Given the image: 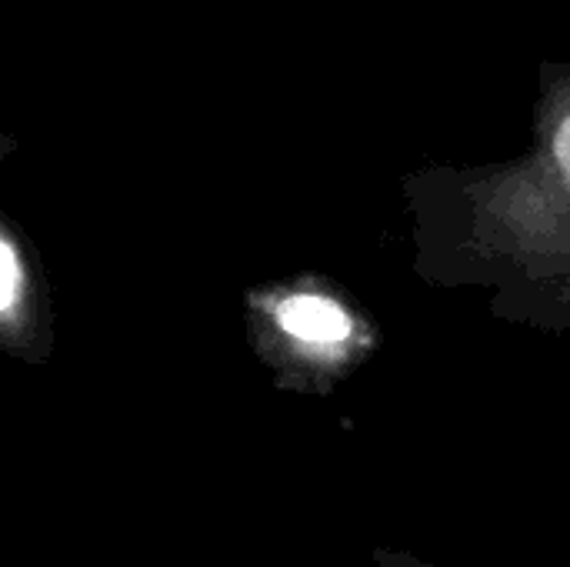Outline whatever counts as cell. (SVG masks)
Wrapping results in <instances>:
<instances>
[{
	"label": "cell",
	"instance_id": "6da1fadb",
	"mask_svg": "<svg viewBox=\"0 0 570 567\" xmlns=\"http://www.w3.org/2000/svg\"><path fill=\"white\" fill-rule=\"evenodd\" d=\"M247 311L264 348L307 371H341L357 361L371 334L347 301L317 284H284L250 291Z\"/></svg>",
	"mask_w": 570,
	"mask_h": 567
},
{
	"label": "cell",
	"instance_id": "7a4b0ae2",
	"mask_svg": "<svg viewBox=\"0 0 570 567\" xmlns=\"http://www.w3.org/2000/svg\"><path fill=\"white\" fill-rule=\"evenodd\" d=\"M47 311L50 301L30 247H23L0 214V344L17 354L47 344Z\"/></svg>",
	"mask_w": 570,
	"mask_h": 567
},
{
	"label": "cell",
	"instance_id": "3957f363",
	"mask_svg": "<svg viewBox=\"0 0 570 567\" xmlns=\"http://www.w3.org/2000/svg\"><path fill=\"white\" fill-rule=\"evenodd\" d=\"M551 157H554V164L570 177V110L558 120V127L551 134Z\"/></svg>",
	"mask_w": 570,
	"mask_h": 567
},
{
	"label": "cell",
	"instance_id": "277c9868",
	"mask_svg": "<svg viewBox=\"0 0 570 567\" xmlns=\"http://www.w3.org/2000/svg\"><path fill=\"white\" fill-rule=\"evenodd\" d=\"M13 150H17V137H13V134H3V130H0V160H3L7 154H13Z\"/></svg>",
	"mask_w": 570,
	"mask_h": 567
},
{
	"label": "cell",
	"instance_id": "5b68a950",
	"mask_svg": "<svg viewBox=\"0 0 570 567\" xmlns=\"http://www.w3.org/2000/svg\"><path fill=\"white\" fill-rule=\"evenodd\" d=\"M394 561H397V567H438V565H431V561H417V558H401V555H397Z\"/></svg>",
	"mask_w": 570,
	"mask_h": 567
}]
</instances>
